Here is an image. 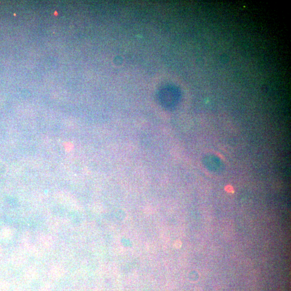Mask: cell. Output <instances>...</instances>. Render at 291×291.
I'll use <instances>...</instances> for the list:
<instances>
[{
	"instance_id": "obj_1",
	"label": "cell",
	"mask_w": 291,
	"mask_h": 291,
	"mask_svg": "<svg viewBox=\"0 0 291 291\" xmlns=\"http://www.w3.org/2000/svg\"><path fill=\"white\" fill-rule=\"evenodd\" d=\"M205 159V165L208 168L213 170H216L215 172H216L217 170H221V163L219 159L211 156L207 157Z\"/></svg>"
},
{
	"instance_id": "obj_2",
	"label": "cell",
	"mask_w": 291,
	"mask_h": 291,
	"mask_svg": "<svg viewBox=\"0 0 291 291\" xmlns=\"http://www.w3.org/2000/svg\"><path fill=\"white\" fill-rule=\"evenodd\" d=\"M182 246V242L180 240H176V241L174 242V247L175 248H180Z\"/></svg>"
}]
</instances>
